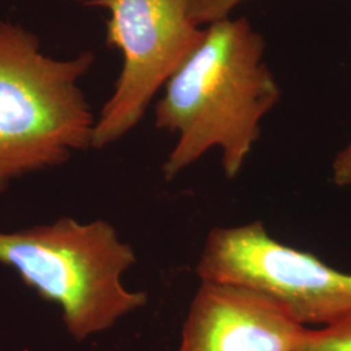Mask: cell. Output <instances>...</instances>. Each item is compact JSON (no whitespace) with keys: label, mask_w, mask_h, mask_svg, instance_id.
<instances>
[{"label":"cell","mask_w":351,"mask_h":351,"mask_svg":"<svg viewBox=\"0 0 351 351\" xmlns=\"http://www.w3.org/2000/svg\"><path fill=\"white\" fill-rule=\"evenodd\" d=\"M333 181L339 186L351 185V141L350 143L339 152L333 165Z\"/></svg>","instance_id":"obj_9"},{"label":"cell","mask_w":351,"mask_h":351,"mask_svg":"<svg viewBox=\"0 0 351 351\" xmlns=\"http://www.w3.org/2000/svg\"><path fill=\"white\" fill-rule=\"evenodd\" d=\"M137 263L134 249L106 220L62 217L51 224L0 232V264L12 268L39 297L59 306L68 333L84 341L145 307L146 291L123 277Z\"/></svg>","instance_id":"obj_3"},{"label":"cell","mask_w":351,"mask_h":351,"mask_svg":"<svg viewBox=\"0 0 351 351\" xmlns=\"http://www.w3.org/2000/svg\"><path fill=\"white\" fill-rule=\"evenodd\" d=\"M306 329L258 290L201 281L182 326L180 351H293Z\"/></svg>","instance_id":"obj_6"},{"label":"cell","mask_w":351,"mask_h":351,"mask_svg":"<svg viewBox=\"0 0 351 351\" xmlns=\"http://www.w3.org/2000/svg\"><path fill=\"white\" fill-rule=\"evenodd\" d=\"M243 0H190V19L197 26L229 19V14Z\"/></svg>","instance_id":"obj_8"},{"label":"cell","mask_w":351,"mask_h":351,"mask_svg":"<svg viewBox=\"0 0 351 351\" xmlns=\"http://www.w3.org/2000/svg\"><path fill=\"white\" fill-rule=\"evenodd\" d=\"M293 351H351V316L320 328H307Z\"/></svg>","instance_id":"obj_7"},{"label":"cell","mask_w":351,"mask_h":351,"mask_svg":"<svg viewBox=\"0 0 351 351\" xmlns=\"http://www.w3.org/2000/svg\"><path fill=\"white\" fill-rule=\"evenodd\" d=\"M94 62L91 51L50 58L34 33L0 21V193L93 147L97 117L78 82Z\"/></svg>","instance_id":"obj_2"},{"label":"cell","mask_w":351,"mask_h":351,"mask_svg":"<svg viewBox=\"0 0 351 351\" xmlns=\"http://www.w3.org/2000/svg\"><path fill=\"white\" fill-rule=\"evenodd\" d=\"M108 12L107 43L123 53L111 98L95 120L93 149H103L138 125L203 32L190 19V0H90Z\"/></svg>","instance_id":"obj_5"},{"label":"cell","mask_w":351,"mask_h":351,"mask_svg":"<svg viewBox=\"0 0 351 351\" xmlns=\"http://www.w3.org/2000/svg\"><path fill=\"white\" fill-rule=\"evenodd\" d=\"M197 275L201 281L258 290L303 326H330L351 316V274L278 242L262 221L213 229Z\"/></svg>","instance_id":"obj_4"},{"label":"cell","mask_w":351,"mask_h":351,"mask_svg":"<svg viewBox=\"0 0 351 351\" xmlns=\"http://www.w3.org/2000/svg\"><path fill=\"white\" fill-rule=\"evenodd\" d=\"M263 53V37L246 19L215 21L203 32L155 107L156 128L177 134L163 164L167 181L213 147L226 177L239 176L281 94Z\"/></svg>","instance_id":"obj_1"}]
</instances>
